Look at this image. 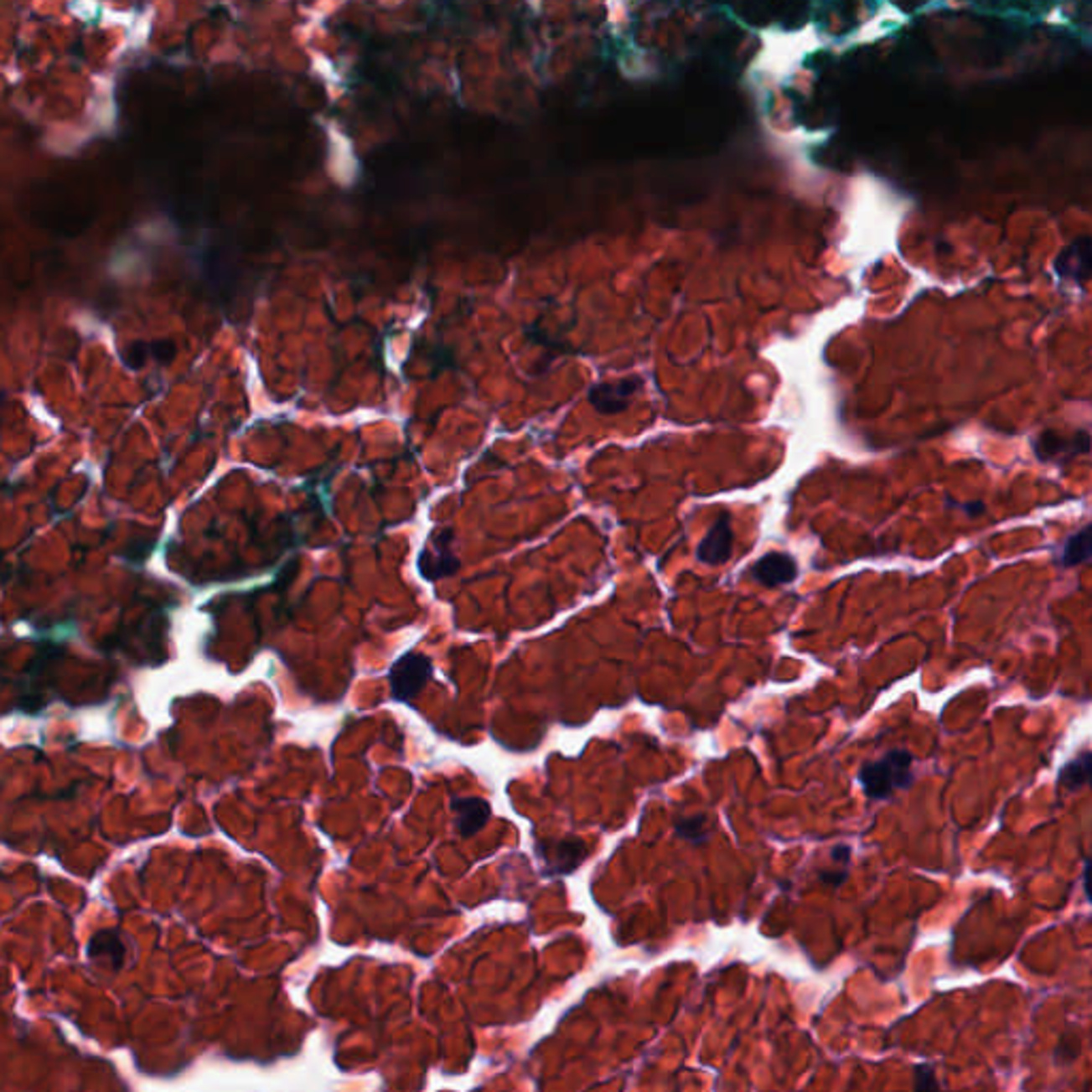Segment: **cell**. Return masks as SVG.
<instances>
[{"label": "cell", "mask_w": 1092, "mask_h": 1092, "mask_svg": "<svg viewBox=\"0 0 1092 1092\" xmlns=\"http://www.w3.org/2000/svg\"><path fill=\"white\" fill-rule=\"evenodd\" d=\"M1090 448L1092 440L1086 432L1060 436L1052 429H1046L1032 440V453L1043 463H1069L1075 457L1090 453Z\"/></svg>", "instance_id": "obj_5"}, {"label": "cell", "mask_w": 1092, "mask_h": 1092, "mask_svg": "<svg viewBox=\"0 0 1092 1092\" xmlns=\"http://www.w3.org/2000/svg\"><path fill=\"white\" fill-rule=\"evenodd\" d=\"M453 530H437L432 534V542L422 546L417 566L425 581H440L459 570L461 562L453 553Z\"/></svg>", "instance_id": "obj_3"}, {"label": "cell", "mask_w": 1092, "mask_h": 1092, "mask_svg": "<svg viewBox=\"0 0 1092 1092\" xmlns=\"http://www.w3.org/2000/svg\"><path fill=\"white\" fill-rule=\"evenodd\" d=\"M675 835L679 839L687 841L691 845H704L708 841V825H706V815L704 813H696V815H685L675 820Z\"/></svg>", "instance_id": "obj_14"}, {"label": "cell", "mask_w": 1092, "mask_h": 1092, "mask_svg": "<svg viewBox=\"0 0 1092 1092\" xmlns=\"http://www.w3.org/2000/svg\"><path fill=\"white\" fill-rule=\"evenodd\" d=\"M830 858H832V862L847 864L849 858H851V849H849L847 845H836V847H832V851H830Z\"/></svg>", "instance_id": "obj_19"}, {"label": "cell", "mask_w": 1092, "mask_h": 1092, "mask_svg": "<svg viewBox=\"0 0 1092 1092\" xmlns=\"http://www.w3.org/2000/svg\"><path fill=\"white\" fill-rule=\"evenodd\" d=\"M820 879L830 888H839L847 879V871H821Z\"/></svg>", "instance_id": "obj_18"}, {"label": "cell", "mask_w": 1092, "mask_h": 1092, "mask_svg": "<svg viewBox=\"0 0 1092 1092\" xmlns=\"http://www.w3.org/2000/svg\"><path fill=\"white\" fill-rule=\"evenodd\" d=\"M1079 1050H1082V1043H1079L1078 1035H1075V1032H1071V1031L1063 1032V1035H1060V1039H1058V1043H1056V1050H1054L1056 1064H1060V1067H1067V1064L1075 1063V1058L1079 1056Z\"/></svg>", "instance_id": "obj_15"}, {"label": "cell", "mask_w": 1092, "mask_h": 1092, "mask_svg": "<svg viewBox=\"0 0 1092 1092\" xmlns=\"http://www.w3.org/2000/svg\"><path fill=\"white\" fill-rule=\"evenodd\" d=\"M433 675V661L421 653L408 651L389 668L391 696L397 702H412Z\"/></svg>", "instance_id": "obj_2"}, {"label": "cell", "mask_w": 1092, "mask_h": 1092, "mask_svg": "<svg viewBox=\"0 0 1092 1092\" xmlns=\"http://www.w3.org/2000/svg\"><path fill=\"white\" fill-rule=\"evenodd\" d=\"M638 385L640 382L636 378H625L621 382H614V385H598L589 391V401L598 412H624L629 406V399H632Z\"/></svg>", "instance_id": "obj_10"}, {"label": "cell", "mask_w": 1092, "mask_h": 1092, "mask_svg": "<svg viewBox=\"0 0 1092 1092\" xmlns=\"http://www.w3.org/2000/svg\"><path fill=\"white\" fill-rule=\"evenodd\" d=\"M732 549H734V530H732V516L727 512H722L719 519L715 520L702 542L696 549L698 562L706 566H722L730 559Z\"/></svg>", "instance_id": "obj_7"}, {"label": "cell", "mask_w": 1092, "mask_h": 1092, "mask_svg": "<svg viewBox=\"0 0 1092 1092\" xmlns=\"http://www.w3.org/2000/svg\"><path fill=\"white\" fill-rule=\"evenodd\" d=\"M1058 788L1063 792H1082V789H1092V753L1082 751L1069 759L1063 769L1058 770Z\"/></svg>", "instance_id": "obj_12"}, {"label": "cell", "mask_w": 1092, "mask_h": 1092, "mask_svg": "<svg viewBox=\"0 0 1092 1092\" xmlns=\"http://www.w3.org/2000/svg\"><path fill=\"white\" fill-rule=\"evenodd\" d=\"M450 809L455 815V830L463 839L479 835L491 820V805L484 798L457 796L450 802Z\"/></svg>", "instance_id": "obj_8"}, {"label": "cell", "mask_w": 1092, "mask_h": 1092, "mask_svg": "<svg viewBox=\"0 0 1092 1092\" xmlns=\"http://www.w3.org/2000/svg\"><path fill=\"white\" fill-rule=\"evenodd\" d=\"M85 956L96 965L107 966L109 970H120L127 960V947L116 930H103L90 939Z\"/></svg>", "instance_id": "obj_11"}, {"label": "cell", "mask_w": 1092, "mask_h": 1092, "mask_svg": "<svg viewBox=\"0 0 1092 1092\" xmlns=\"http://www.w3.org/2000/svg\"><path fill=\"white\" fill-rule=\"evenodd\" d=\"M536 853L544 862L546 875H570L589 856V847L578 836H563L557 841H540Z\"/></svg>", "instance_id": "obj_4"}, {"label": "cell", "mask_w": 1092, "mask_h": 1092, "mask_svg": "<svg viewBox=\"0 0 1092 1092\" xmlns=\"http://www.w3.org/2000/svg\"><path fill=\"white\" fill-rule=\"evenodd\" d=\"M1084 892H1086V898L1092 903V856L1086 860V867H1084Z\"/></svg>", "instance_id": "obj_20"}, {"label": "cell", "mask_w": 1092, "mask_h": 1092, "mask_svg": "<svg viewBox=\"0 0 1092 1092\" xmlns=\"http://www.w3.org/2000/svg\"><path fill=\"white\" fill-rule=\"evenodd\" d=\"M860 785L871 800H886L894 792L913 785V755L907 749H892L860 769Z\"/></svg>", "instance_id": "obj_1"}, {"label": "cell", "mask_w": 1092, "mask_h": 1092, "mask_svg": "<svg viewBox=\"0 0 1092 1092\" xmlns=\"http://www.w3.org/2000/svg\"><path fill=\"white\" fill-rule=\"evenodd\" d=\"M1054 272L1063 280L1084 284L1092 280V237L1082 235L1064 246L1054 258Z\"/></svg>", "instance_id": "obj_6"}, {"label": "cell", "mask_w": 1092, "mask_h": 1092, "mask_svg": "<svg viewBox=\"0 0 1092 1092\" xmlns=\"http://www.w3.org/2000/svg\"><path fill=\"white\" fill-rule=\"evenodd\" d=\"M947 506L962 508V510H965V515H966V516H973V519H976V516H981V515H984V512H986V506H984V504H981V502L956 504V502H952V499H950V497H947Z\"/></svg>", "instance_id": "obj_17"}, {"label": "cell", "mask_w": 1092, "mask_h": 1092, "mask_svg": "<svg viewBox=\"0 0 1092 1092\" xmlns=\"http://www.w3.org/2000/svg\"><path fill=\"white\" fill-rule=\"evenodd\" d=\"M913 1092H941L937 1071L933 1064L919 1063L913 1067Z\"/></svg>", "instance_id": "obj_16"}, {"label": "cell", "mask_w": 1092, "mask_h": 1092, "mask_svg": "<svg viewBox=\"0 0 1092 1092\" xmlns=\"http://www.w3.org/2000/svg\"><path fill=\"white\" fill-rule=\"evenodd\" d=\"M1092 559V520L1086 527L1071 534L1060 549V566L1074 567Z\"/></svg>", "instance_id": "obj_13"}, {"label": "cell", "mask_w": 1092, "mask_h": 1092, "mask_svg": "<svg viewBox=\"0 0 1092 1092\" xmlns=\"http://www.w3.org/2000/svg\"><path fill=\"white\" fill-rule=\"evenodd\" d=\"M751 577L764 587H783L798 577V563L788 553H766L751 567Z\"/></svg>", "instance_id": "obj_9"}]
</instances>
